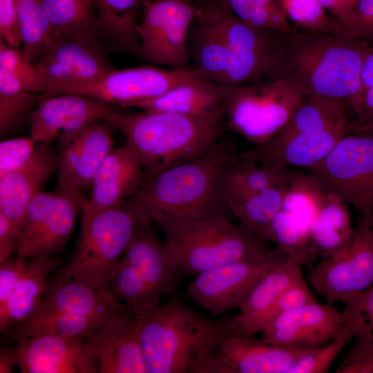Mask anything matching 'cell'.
Masks as SVG:
<instances>
[{
    "label": "cell",
    "mask_w": 373,
    "mask_h": 373,
    "mask_svg": "<svg viewBox=\"0 0 373 373\" xmlns=\"http://www.w3.org/2000/svg\"><path fill=\"white\" fill-rule=\"evenodd\" d=\"M15 340L11 350L22 373H97L83 336L39 335Z\"/></svg>",
    "instance_id": "obj_21"
},
{
    "label": "cell",
    "mask_w": 373,
    "mask_h": 373,
    "mask_svg": "<svg viewBox=\"0 0 373 373\" xmlns=\"http://www.w3.org/2000/svg\"><path fill=\"white\" fill-rule=\"evenodd\" d=\"M37 142L30 136L0 142V178L23 164L32 155Z\"/></svg>",
    "instance_id": "obj_46"
},
{
    "label": "cell",
    "mask_w": 373,
    "mask_h": 373,
    "mask_svg": "<svg viewBox=\"0 0 373 373\" xmlns=\"http://www.w3.org/2000/svg\"><path fill=\"white\" fill-rule=\"evenodd\" d=\"M287 258L277 247L260 257L222 265L196 275L187 296L213 316L240 308L260 279Z\"/></svg>",
    "instance_id": "obj_11"
},
{
    "label": "cell",
    "mask_w": 373,
    "mask_h": 373,
    "mask_svg": "<svg viewBox=\"0 0 373 373\" xmlns=\"http://www.w3.org/2000/svg\"><path fill=\"white\" fill-rule=\"evenodd\" d=\"M353 338L354 335L350 327L345 323L344 329L338 336L319 347L309 349L285 373L328 372L336 358Z\"/></svg>",
    "instance_id": "obj_43"
},
{
    "label": "cell",
    "mask_w": 373,
    "mask_h": 373,
    "mask_svg": "<svg viewBox=\"0 0 373 373\" xmlns=\"http://www.w3.org/2000/svg\"><path fill=\"white\" fill-rule=\"evenodd\" d=\"M64 261L51 255L30 258L24 274L5 306L0 309L1 332L31 318L48 292L47 278Z\"/></svg>",
    "instance_id": "obj_30"
},
{
    "label": "cell",
    "mask_w": 373,
    "mask_h": 373,
    "mask_svg": "<svg viewBox=\"0 0 373 373\" xmlns=\"http://www.w3.org/2000/svg\"><path fill=\"white\" fill-rule=\"evenodd\" d=\"M181 262L179 254L159 238L151 219L143 215L113 271L112 295L135 313L155 308L163 296L174 293Z\"/></svg>",
    "instance_id": "obj_6"
},
{
    "label": "cell",
    "mask_w": 373,
    "mask_h": 373,
    "mask_svg": "<svg viewBox=\"0 0 373 373\" xmlns=\"http://www.w3.org/2000/svg\"><path fill=\"white\" fill-rule=\"evenodd\" d=\"M225 111L204 116L117 111L105 122L125 136L148 177L211 149L221 138Z\"/></svg>",
    "instance_id": "obj_4"
},
{
    "label": "cell",
    "mask_w": 373,
    "mask_h": 373,
    "mask_svg": "<svg viewBox=\"0 0 373 373\" xmlns=\"http://www.w3.org/2000/svg\"><path fill=\"white\" fill-rule=\"evenodd\" d=\"M315 302H317V300L302 276L280 294L264 323L279 314Z\"/></svg>",
    "instance_id": "obj_47"
},
{
    "label": "cell",
    "mask_w": 373,
    "mask_h": 373,
    "mask_svg": "<svg viewBox=\"0 0 373 373\" xmlns=\"http://www.w3.org/2000/svg\"><path fill=\"white\" fill-rule=\"evenodd\" d=\"M27 266L26 259L9 257L0 262V309L12 294Z\"/></svg>",
    "instance_id": "obj_50"
},
{
    "label": "cell",
    "mask_w": 373,
    "mask_h": 373,
    "mask_svg": "<svg viewBox=\"0 0 373 373\" xmlns=\"http://www.w3.org/2000/svg\"><path fill=\"white\" fill-rule=\"evenodd\" d=\"M347 205L334 193L327 192L325 203L309 229L313 260L341 258L347 254L354 233Z\"/></svg>",
    "instance_id": "obj_31"
},
{
    "label": "cell",
    "mask_w": 373,
    "mask_h": 373,
    "mask_svg": "<svg viewBox=\"0 0 373 373\" xmlns=\"http://www.w3.org/2000/svg\"><path fill=\"white\" fill-rule=\"evenodd\" d=\"M307 97L288 82L269 78L233 87L227 100L226 126L255 148H262Z\"/></svg>",
    "instance_id": "obj_8"
},
{
    "label": "cell",
    "mask_w": 373,
    "mask_h": 373,
    "mask_svg": "<svg viewBox=\"0 0 373 373\" xmlns=\"http://www.w3.org/2000/svg\"><path fill=\"white\" fill-rule=\"evenodd\" d=\"M307 280L329 305L344 302L373 283V222L361 217L347 254L307 267Z\"/></svg>",
    "instance_id": "obj_13"
},
{
    "label": "cell",
    "mask_w": 373,
    "mask_h": 373,
    "mask_svg": "<svg viewBox=\"0 0 373 373\" xmlns=\"http://www.w3.org/2000/svg\"><path fill=\"white\" fill-rule=\"evenodd\" d=\"M113 130L106 122L98 121L59 138L55 191L83 196L113 149Z\"/></svg>",
    "instance_id": "obj_16"
},
{
    "label": "cell",
    "mask_w": 373,
    "mask_h": 373,
    "mask_svg": "<svg viewBox=\"0 0 373 373\" xmlns=\"http://www.w3.org/2000/svg\"><path fill=\"white\" fill-rule=\"evenodd\" d=\"M250 27L283 32L298 30L287 18L279 0H222Z\"/></svg>",
    "instance_id": "obj_39"
},
{
    "label": "cell",
    "mask_w": 373,
    "mask_h": 373,
    "mask_svg": "<svg viewBox=\"0 0 373 373\" xmlns=\"http://www.w3.org/2000/svg\"><path fill=\"white\" fill-rule=\"evenodd\" d=\"M370 87H373V48L366 56L361 73V91L356 106L354 110H356L361 93Z\"/></svg>",
    "instance_id": "obj_54"
},
{
    "label": "cell",
    "mask_w": 373,
    "mask_h": 373,
    "mask_svg": "<svg viewBox=\"0 0 373 373\" xmlns=\"http://www.w3.org/2000/svg\"><path fill=\"white\" fill-rule=\"evenodd\" d=\"M227 136L208 151L145 178L128 200L161 226L227 207L219 182L222 171L236 153Z\"/></svg>",
    "instance_id": "obj_3"
},
{
    "label": "cell",
    "mask_w": 373,
    "mask_h": 373,
    "mask_svg": "<svg viewBox=\"0 0 373 373\" xmlns=\"http://www.w3.org/2000/svg\"><path fill=\"white\" fill-rule=\"evenodd\" d=\"M40 101L32 92L0 93V135L1 137L19 131L30 123L32 113Z\"/></svg>",
    "instance_id": "obj_42"
},
{
    "label": "cell",
    "mask_w": 373,
    "mask_h": 373,
    "mask_svg": "<svg viewBox=\"0 0 373 373\" xmlns=\"http://www.w3.org/2000/svg\"><path fill=\"white\" fill-rule=\"evenodd\" d=\"M85 343L97 373H146L137 321L131 308L114 313Z\"/></svg>",
    "instance_id": "obj_19"
},
{
    "label": "cell",
    "mask_w": 373,
    "mask_h": 373,
    "mask_svg": "<svg viewBox=\"0 0 373 373\" xmlns=\"http://www.w3.org/2000/svg\"><path fill=\"white\" fill-rule=\"evenodd\" d=\"M342 24L351 12L356 0H316Z\"/></svg>",
    "instance_id": "obj_53"
},
{
    "label": "cell",
    "mask_w": 373,
    "mask_h": 373,
    "mask_svg": "<svg viewBox=\"0 0 373 373\" xmlns=\"http://www.w3.org/2000/svg\"><path fill=\"white\" fill-rule=\"evenodd\" d=\"M233 87L205 79L179 85L163 95L131 106L146 112H168L191 116H204L226 110Z\"/></svg>",
    "instance_id": "obj_28"
},
{
    "label": "cell",
    "mask_w": 373,
    "mask_h": 373,
    "mask_svg": "<svg viewBox=\"0 0 373 373\" xmlns=\"http://www.w3.org/2000/svg\"><path fill=\"white\" fill-rule=\"evenodd\" d=\"M195 13L189 28L188 48L194 69L209 81L222 84L229 61V50L215 9V0L193 3Z\"/></svg>",
    "instance_id": "obj_26"
},
{
    "label": "cell",
    "mask_w": 373,
    "mask_h": 373,
    "mask_svg": "<svg viewBox=\"0 0 373 373\" xmlns=\"http://www.w3.org/2000/svg\"><path fill=\"white\" fill-rule=\"evenodd\" d=\"M269 240L287 258L303 266L307 267L313 263L309 229L282 208L272 222Z\"/></svg>",
    "instance_id": "obj_40"
},
{
    "label": "cell",
    "mask_w": 373,
    "mask_h": 373,
    "mask_svg": "<svg viewBox=\"0 0 373 373\" xmlns=\"http://www.w3.org/2000/svg\"><path fill=\"white\" fill-rule=\"evenodd\" d=\"M309 350L273 345L254 336L232 333L213 358L211 373H285Z\"/></svg>",
    "instance_id": "obj_23"
},
{
    "label": "cell",
    "mask_w": 373,
    "mask_h": 373,
    "mask_svg": "<svg viewBox=\"0 0 373 373\" xmlns=\"http://www.w3.org/2000/svg\"><path fill=\"white\" fill-rule=\"evenodd\" d=\"M327 192L306 171H297L284 197L282 209L300 222L309 226L325 203Z\"/></svg>",
    "instance_id": "obj_38"
},
{
    "label": "cell",
    "mask_w": 373,
    "mask_h": 373,
    "mask_svg": "<svg viewBox=\"0 0 373 373\" xmlns=\"http://www.w3.org/2000/svg\"><path fill=\"white\" fill-rule=\"evenodd\" d=\"M367 40L307 30L279 32L269 79L291 84L306 96L348 102L355 108Z\"/></svg>",
    "instance_id": "obj_1"
},
{
    "label": "cell",
    "mask_w": 373,
    "mask_h": 373,
    "mask_svg": "<svg viewBox=\"0 0 373 373\" xmlns=\"http://www.w3.org/2000/svg\"><path fill=\"white\" fill-rule=\"evenodd\" d=\"M35 65L48 90H55L95 81L113 69L99 44L58 37Z\"/></svg>",
    "instance_id": "obj_17"
},
{
    "label": "cell",
    "mask_w": 373,
    "mask_h": 373,
    "mask_svg": "<svg viewBox=\"0 0 373 373\" xmlns=\"http://www.w3.org/2000/svg\"><path fill=\"white\" fill-rule=\"evenodd\" d=\"M287 18L296 27L314 32L353 37L342 23L326 13L316 0H279Z\"/></svg>",
    "instance_id": "obj_41"
},
{
    "label": "cell",
    "mask_w": 373,
    "mask_h": 373,
    "mask_svg": "<svg viewBox=\"0 0 373 373\" xmlns=\"http://www.w3.org/2000/svg\"><path fill=\"white\" fill-rule=\"evenodd\" d=\"M350 122L345 102L324 97L307 96L285 126L263 147L274 148L297 135L348 125Z\"/></svg>",
    "instance_id": "obj_33"
},
{
    "label": "cell",
    "mask_w": 373,
    "mask_h": 373,
    "mask_svg": "<svg viewBox=\"0 0 373 373\" xmlns=\"http://www.w3.org/2000/svg\"><path fill=\"white\" fill-rule=\"evenodd\" d=\"M143 215L127 199L121 206L82 223L72 258L59 275L75 278L113 296V271Z\"/></svg>",
    "instance_id": "obj_7"
},
{
    "label": "cell",
    "mask_w": 373,
    "mask_h": 373,
    "mask_svg": "<svg viewBox=\"0 0 373 373\" xmlns=\"http://www.w3.org/2000/svg\"><path fill=\"white\" fill-rule=\"evenodd\" d=\"M57 37L98 43V17L93 0H37Z\"/></svg>",
    "instance_id": "obj_34"
},
{
    "label": "cell",
    "mask_w": 373,
    "mask_h": 373,
    "mask_svg": "<svg viewBox=\"0 0 373 373\" xmlns=\"http://www.w3.org/2000/svg\"><path fill=\"white\" fill-rule=\"evenodd\" d=\"M343 303L341 313L354 337L373 342V283Z\"/></svg>",
    "instance_id": "obj_44"
},
{
    "label": "cell",
    "mask_w": 373,
    "mask_h": 373,
    "mask_svg": "<svg viewBox=\"0 0 373 373\" xmlns=\"http://www.w3.org/2000/svg\"><path fill=\"white\" fill-rule=\"evenodd\" d=\"M14 366H17L11 347H1L0 352V372H12Z\"/></svg>",
    "instance_id": "obj_55"
},
{
    "label": "cell",
    "mask_w": 373,
    "mask_h": 373,
    "mask_svg": "<svg viewBox=\"0 0 373 373\" xmlns=\"http://www.w3.org/2000/svg\"><path fill=\"white\" fill-rule=\"evenodd\" d=\"M215 9L229 50L222 85L236 87L267 78L272 70L279 31L249 26L222 0H215Z\"/></svg>",
    "instance_id": "obj_14"
},
{
    "label": "cell",
    "mask_w": 373,
    "mask_h": 373,
    "mask_svg": "<svg viewBox=\"0 0 373 373\" xmlns=\"http://www.w3.org/2000/svg\"><path fill=\"white\" fill-rule=\"evenodd\" d=\"M303 265L287 258L264 275L251 290L237 316L229 318L233 334L255 336L280 294L303 276Z\"/></svg>",
    "instance_id": "obj_27"
},
{
    "label": "cell",
    "mask_w": 373,
    "mask_h": 373,
    "mask_svg": "<svg viewBox=\"0 0 373 373\" xmlns=\"http://www.w3.org/2000/svg\"><path fill=\"white\" fill-rule=\"evenodd\" d=\"M344 327L341 312L331 305L315 302L265 322L260 330L261 340L276 346L312 349L338 336Z\"/></svg>",
    "instance_id": "obj_18"
},
{
    "label": "cell",
    "mask_w": 373,
    "mask_h": 373,
    "mask_svg": "<svg viewBox=\"0 0 373 373\" xmlns=\"http://www.w3.org/2000/svg\"><path fill=\"white\" fill-rule=\"evenodd\" d=\"M85 198L66 192H41L30 202L17 256L55 255L67 242Z\"/></svg>",
    "instance_id": "obj_15"
},
{
    "label": "cell",
    "mask_w": 373,
    "mask_h": 373,
    "mask_svg": "<svg viewBox=\"0 0 373 373\" xmlns=\"http://www.w3.org/2000/svg\"><path fill=\"white\" fill-rule=\"evenodd\" d=\"M114 313L97 316L65 313L37 316L3 332H7L8 338L15 339L39 335L86 338L103 326Z\"/></svg>",
    "instance_id": "obj_35"
},
{
    "label": "cell",
    "mask_w": 373,
    "mask_h": 373,
    "mask_svg": "<svg viewBox=\"0 0 373 373\" xmlns=\"http://www.w3.org/2000/svg\"><path fill=\"white\" fill-rule=\"evenodd\" d=\"M22 228L0 212V262L17 250L22 236Z\"/></svg>",
    "instance_id": "obj_52"
},
{
    "label": "cell",
    "mask_w": 373,
    "mask_h": 373,
    "mask_svg": "<svg viewBox=\"0 0 373 373\" xmlns=\"http://www.w3.org/2000/svg\"><path fill=\"white\" fill-rule=\"evenodd\" d=\"M343 25L354 37L373 39V0H356Z\"/></svg>",
    "instance_id": "obj_49"
},
{
    "label": "cell",
    "mask_w": 373,
    "mask_h": 373,
    "mask_svg": "<svg viewBox=\"0 0 373 373\" xmlns=\"http://www.w3.org/2000/svg\"><path fill=\"white\" fill-rule=\"evenodd\" d=\"M0 69L19 77L29 91L46 93L48 87L41 77L35 64L24 57L21 49L8 45L1 38L0 39Z\"/></svg>",
    "instance_id": "obj_45"
},
{
    "label": "cell",
    "mask_w": 373,
    "mask_h": 373,
    "mask_svg": "<svg viewBox=\"0 0 373 373\" xmlns=\"http://www.w3.org/2000/svg\"><path fill=\"white\" fill-rule=\"evenodd\" d=\"M48 287L44 302L32 317L59 313L97 316L130 308L112 296L72 277L59 275Z\"/></svg>",
    "instance_id": "obj_29"
},
{
    "label": "cell",
    "mask_w": 373,
    "mask_h": 373,
    "mask_svg": "<svg viewBox=\"0 0 373 373\" xmlns=\"http://www.w3.org/2000/svg\"><path fill=\"white\" fill-rule=\"evenodd\" d=\"M306 172L323 190L373 222V133H347Z\"/></svg>",
    "instance_id": "obj_9"
},
{
    "label": "cell",
    "mask_w": 373,
    "mask_h": 373,
    "mask_svg": "<svg viewBox=\"0 0 373 373\" xmlns=\"http://www.w3.org/2000/svg\"><path fill=\"white\" fill-rule=\"evenodd\" d=\"M137 26L139 55L175 70L193 68L188 35L195 7L191 0H148Z\"/></svg>",
    "instance_id": "obj_10"
},
{
    "label": "cell",
    "mask_w": 373,
    "mask_h": 373,
    "mask_svg": "<svg viewBox=\"0 0 373 373\" xmlns=\"http://www.w3.org/2000/svg\"><path fill=\"white\" fill-rule=\"evenodd\" d=\"M57 170V154L50 142H37L31 157L0 178V212L23 228L30 202Z\"/></svg>",
    "instance_id": "obj_24"
},
{
    "label": "cell",
    "mask_w": 373,
    "mask_h": 373,
    "mask_svg": "<svg viewBox=\"0 0 373 373\" xmlns=\"http://www.w3.org/2000/svg\"><path fill=\"white\" fill-rule=\"evenodd\" d=\"M16 8L21 50L34 64L52 46L58 37L37 0H16Z\"/></svg>",
    "instance_id": "obj_37"
},
{
    "label": "cell",
    "mask_w": 373,
    "mask_h": 373,
    "mask_svg": "<svg viewBox=\"0 0 373 373\" xmlns=\"http://www.w3.org/2000/svg\"></svg>",
    "instance_id": "obj_56"
},
{
    "label": "cell",
    "mask_w": 373,
    "mask_h": 373,
    "mask_svg": "<svg viewBox=\"0 0 373 373\" xmlns=\"http://www.w3.org/2000/svg\"><path fill=\"white\" fill-rule=\"evenodd\" d=\"M0 35L1 38L10 46L19 48L22 44L16 0H0Z\"/></svg>",
    "instance_id": "obj_51"
},
{
    "label": "cell",
    "mask_w": 373,
    "mask_h": 373,
    "mask_svg": "<svg viewBox=\"0 0 373 373\" xmlns=\"http://www.w3.org/2000/svg\"><path fill=\"white\" fill-rule=\"evenodd\" d=\"M335 372L373 373V342L357 338Z\"/></svg>",
    "instance_id": "obj_48"
},
{
    "label": "cell",
    "mask_w": 373,
    "mask_h": 373,
    "mask_svg": "<svg viewBox=\"0 0 373 373\" xmlns=\"http://www.w3.org/2000/svg\"><path fill=\"white\" fill-rule=\"evenodd\" d=\"M296 171L263 160L255 149L236 152L224 166L219 186L232 210L248 198L291 178Z\"/></svg>",
    "instance_id": "obj_25"
},
{
    "label": "cell",
    "mask_w": 373,
    "mask_h": 373,
    "mask_svg": "<svg viewBox=\"0 0 373 373\" xmlns=\"http://www.w3.org/2000/svg\"><path fill=\"white\" fill-rule=\"evenodd\" d=\"M30 119L31 137L50 142L117 111L113 105L78 94H44Z\"/></svg>",
    "instance_id": "obj_22"
},
{
    "label": "cell",
    "mask_w": 373,
    "mask_h": 373,
    "mask_svg": "<svg viewBox=\"0 0 373 373\" xmlns=\"http://www.w3.org/2000/svg\"><path fill=\"white\" fill-rule=\"evenodd\" d=\"M135 314L146 373H211L213 358L233 333L229 318L207 317L174 298Z\"/></svg>",
    "instance_id": "obj_2"
},
{
    "label": "cell",
    "mask_w": 373,
    "mask_h": 373,
    "mask_svg": "<svg viewBox=\"0 0 373 373\" xmlns=\"http://www.w3.org/2000/svg\"><path fill=\"white\" fill-rule=\"evenodd\" d=\"M148 0H93L98 17L99 36L115 49L139 55L138 16Z\"/></svg>",
    "instance_id": "obj_32"
},
{
    "label": "cell",
    "mask_w": 373,
    "mask_h": 373,
    "mask_svg": "<svg viewBox=\"0 0 373 373\" xmlns=\"http://www.w3.org/2000/svg\"><path fill=\"white\" fill-rule=\"evenodd\" d=\"M145 176L138 156L127 142L113 148L94 176L90 198L82 204V223L99 213L121 206L138 190Z\"/></svg>",
    "instance_id": "obj_20"
},
{
    "label": "cell",
    "mask_w": 373,
    "mask_h": 373,
    "mask_svg": "<svg viewBox=\"0 0 373 373\" xmlns=\"http://www.w3.org/2000/svg\"><path fill=\"white\" fill-rule=\"evenodd\" d=\"M162 227L165 241L181 257L178 281L222 265L254 259L269 251L245 226L234 225L225 210L177 220Z\"/></svg>",
    "instance_id": "obj_5"
},
{
    "label": "cell",
    "mask_w": 373,
    "mask_h": 373,
    "mask_svg": "<svg viewBox=\"0 0 373 373\" xmlns=\"http://www.w3.org/2000/svg\"><path fill=\"white\" fill-rule=\"evenodd\" d=\"M198 79L208 80L204 73L194 68L175 70L139 66L113 69L95 81L59 88L52 94H78L113 106L128 108L136 102L159 97L179 85Z\"/></svg>",
    "instance_id": "obj_12"
},
{
    "label": "cell",
    "mask_w": 373,
    "mask_h": 373,
    "mask_svg": "<svg viewBox=\"0 0 373 373\" xmlns=\"http://www.w3.org/2000/svg\"><path fill=\"white\" fill-rule=\"evenodd\" d=\"M294 174L248 198L231 210L242 224L262 242L270 240L272 222L282 208L284 197Z\"/></svg>",
    "instance_id": "obj_36"
}]
</instances>
